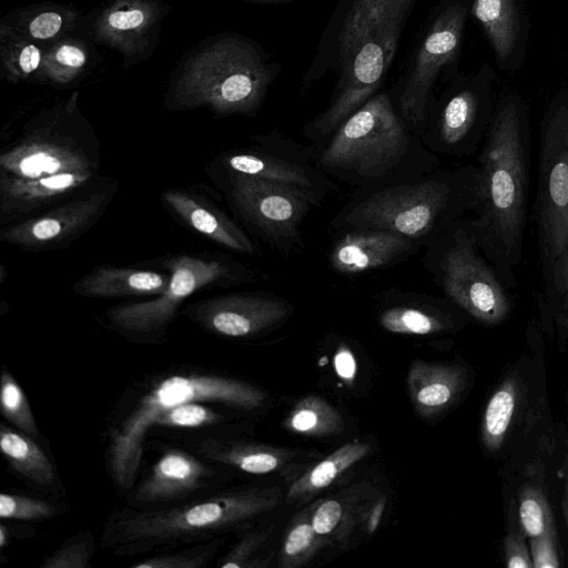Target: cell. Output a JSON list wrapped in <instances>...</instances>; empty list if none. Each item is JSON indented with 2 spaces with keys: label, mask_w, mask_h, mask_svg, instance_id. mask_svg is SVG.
Wrapping results in <instances>:
<instances>
[{
  "label": "cell",
  "mask_w": 568,
  "mask_h": 568,
  "mask_svg": "<svg viewBox=\"0 0 568 568\" xmlns=\"http://www.w3.org/2000/svg\"><path fill=\"white\" fill-rule=\"evenodd\" d=\"M530 130L510 97L494 111L477 163V197L469 216L478 243L510 287L521 263L530 178Z\"/></svg>",
  "instance_id": "obj_1"
},
{
  "label": "cell",
  "mask_w": 568,
  "mask_h": 568,
  "mask_svg": "<svg viewBox=\"0 0 568 568\" xmlns=\"http://www.w3.org/2000/svg\"><path fill=\"white\" fill-rule=\"evenodd\" d=\"M547 387L545 336L538 318L526 327V348L509 362L489 388L480 414L483 456L498 474L549 458L559 442Z\"/></svg>",
  "instance_id": "obj_2"
},
{
  "label": "cell",
  "mask_w": 568,
  "mask_h": 568,
  "mask_svg": "<svg viewBox=\"0 0 568 568\" xmlns=\"http://www.w3.org/2000/svg\"><path fill=\"white\" fill-rule=\"evenodd\" d=\"M313 163L328 178L371 190L439 168L437 154L409 130L387 91L377 92L321 146Z\"/></svg>",
  "instance_id": "obj_3"
},
{
  "label": "cell",
  "mask_w": 568,
  "mask_h": 568,
  "mask_svg": "<svg viewBox=\"0 0 568 568\" xmlns=\"http://www.w3.org/2000/svg\"><path fill=\"white\" fill-rule=\"evenodd\" d=\"M476 197V165L438 168L403 182L358 190L332 219L329 230H390L426 247L467 216Z\"/></svg>",
  "instance_id": "obj_4"
},
{
  "label": "cell",
  "mask_w": 568,
  "mask_h": 568,
  "mask_svg": "<svg viewBox=\"0 0 568 568\" xmlns=\"http://www.w3.org/2000/svg\"><path fill=\"white\" fill-rule=\"evenodd\" d=\"M278 73L263 50L237 34L209 39L185 54L165 95L169 110L207 106L220 116L254 115Z\"/></svg>",
  "instance_id": "obj_5"
},
{
  "label": "cell",
  "mask_w": 568,
  "mask_h": 568,
  "mask_svg": "<svg viewBox=\"0 0 568 568\" xmlns=\"http://www.w3.org/2000/svg\"><path fill=\"white\" fill-rule=\"evenodd\" d=\"M274 504L272 496L244 490L204 497L170 508L125 509L110 519L104 539L120 556L209 541L216 534L243 524Z\"/></svg>",
  "instance_id": "obj_6"
},
{
  "label": "cell",
  "mask_w": 568,
  "mask_h": 568,
  "mask_svg": "<svg viewBox=\"0 0 568 568\" xmlns=\"http://www.w3.org/2000/svg\"><path fill=\"white\" fill-rule=\"evenodd\" d=\"M423 264L445 297L470 321L496 327L513 314L516 298L483 252L469 216L454 223L425 247Z\"/></svg>",
  "instance_id": "obj_7"
},
{
  "label": "cell",
  "mask_w": 568,
  "mask_h": 568,
  "mask_svg": "<svg viewBox=\"0 0 568 568\" xmlns=\"http://www.w3.org/2000/svg\"><path fill=\"white\" fill-rule=\"evenodd\" d=\"M264 394L250 384L216 374H174L154 383L113 430L110 440V468L116 484L130 488L139 471L148 430L158 416L187 402L220 403L252 409Z\"/></svg>",
  "instance_id": "obj_8"
},
{
  "label": "cell",
  "mask_w": 568,
  "mask_h": 568,
  "mask_svg": "<svg viewBox=\"0 0 568 568\" xmlns=\"http://www.w3.org/2000/svg\"><path fill=\"white\" fill-rule=\"evenodd\" d=\"M97 136L75 100L40 112L2 148L0 173L39 178L67 172L98 173Z\"/></svg>",
  "instance_id": "obj_9"
},
{
  "label": "cell",
  "mask_w": 568,
  "mask_h": 568,
  "mask_svg": "<svg viewBox=\"0 0 568 568\" xmlns=\"http://www.w3.org/2000/svg\"><path fill=\"white\" fill-rule=\"evenodd\" d=\"M164 266L170 283L161 294L106 311V318L116 331L141 337L160 335L172 323L181 304L194 293L263 278L258 270L225 257L181 254L168 260Z\"/></svg>",
  "instance_id": "obj_10"
},
{
  "label": "cell",
  "mask_w": 568,
  "mask_h": 568,
  "mask_svg": "<svg viewBox=\"0 0 568 568\" xmlns=\"http://www.w3.org/2000/svg\"><path fill=\"white\" fill-rule=\"evenodd\" d=\"M534 222L541 273L568 243V95L556 98L540 126Z\"/></svg>",
  "instance_id": "obj_11"
},
{
  "label": "cell",
  "mask_w": 568,
  "mask_h": 568,
  "mask_svg": "<svg viewBox=\"0 0 568 568\" xmlns=\"http://www.w3.org/2000/svg\"><path fill=\"white\" fill-rule=\"evenodd\" d=\"M225 193L242 223L282 256L304 246L302 224L320 201L288 185L225 173Z\"/></svg>",
  "instance_id": "obj_12"
},
{
  "label": "cell",
  "mask_w": 568,
  "mask_h": 568,
  "mask_svg": "<svg viewBox=\"0 0 568 568\" xmlns=\"http://www.w3.org/2000/svg\"><path fill=\"white\" fill-rule=\"evenodd\" d=\"M406 22V19L397 20L373 32L348 57L329 103L304 125V135L313 148L324 144L349 115L377 93L395 59Z\"/></svg>",
  "instance_id": "obj_13"
},
{
  "label": "cell",
  "mask_w": 568,
  "mask_h": 568,
  "mask_svg": "<svg viewBox=\"0 0 568 568\" xmlns=\"http://www.w3.org/2000/svg\"><path fill=\"white\" fill-rule=\"evenodd\" d=\"M467 8L454 2L440 10L425 29L393 95L405 123L420 135L432 106V91L442 70L458 54Z\"/></svg>",
  "instance_id": "obj_14"
},
{
  "label": "cell",
  "mask_w": 568,
  "mask_h": 568,
  "mask_svg": "<svg viewBox=\"0 0 568 568\" xmlns=\"http://www.w3.org/2000/svg\"><path fill=\"white\" fill-rule=\"evenodd\" d=\"M418 0H339L302 78L306 90L328 73H339L355 48L373 32L408 20Z\"/></svg>",
  "instance_id": "obj_15"
},
{
  "label": "cell",
  "mask_w": 568,
  "mask_h": 568,
  "mask_svg": "<svg viewBox=\"0 0 568 568\" xmlns=\"http://www.w3.org/2000/svg\"><path fill=\"white\" fill-rule=\"evenodd\" d=\"M255 146L233 150L221 156L227 174L266 180L310 193L322 204L338 190L331 178L313 163V146L303 148L277 131L254 138Z\"/></svg>",
  "instance_id": "obj_16"
},
{
  "label": "cell",
  "mask_w": 568,
  "mask_h": 568,
  "mask_svg": "<svg viewBox=\"0 0 568 568\" xmlns=\"http://www.w3.org/2000/svg\"><path fill=\"white\" fill-rule=\"evenodd\" d=\"M115 192V182L81 191L51 210L2 226L0 240L26 251L64 247L99 221Z\"/></svg>",
  "instance_id": "obj_17"
},
{
  "label": "cell",
  "mask_w": 568,
  "mask_h": 568,
  "mask_svg": "<svg viewBox=\"0 0 568 568\" xmlns=\"http://www.w3.org/2000/svg\"><path fill=\"white\" fill-rule=\"evenodd\" d=\"M293 305L272 292H242L200 300L186 315L203 329L225 337H250L287 320Z\"/></svg>",
  "instance_id": "obj_18"
},
{
  "label": "cell",
  "mask_w": 568,
  "mask_h": 568,
  "mask_svg": "<svg viewBox=\"0 0 568 568\" xmlns=\"http://www.w3.org/2000/svg\"><path fill=\"white\" fill-rule=\"evenodd\" d=\"M166 11L160 0H112L94 17L92 40L116 50L129 68L153 53Z\"/></svg>",
  "instance_id": "obj_19"
},
{
  "label": "cell",
  "mask_w": 568,
  "mask_h": 568,
  "mask_svg": "<svg viewBox=\"0 0 568 568\" xmlns=\"http://www.w3.org/2000/svg\"><path fill=\"white\" fill-rule=\"evenodd\" d=\"M493 115L474 88L462 87L430 106L419 138L435 154L465 158L483 143Z\"/></svg>",
  "instance_id": "obj_20"
},
{
  "label": "cell",
  "mask_w": 568,
  "mask_h": 568,
  "mask_svg": "<svg viewBox=\"0 0 568 568\" xmlns=\"http://www.w3.org/2000/svg\"><path fill=\"white\" fill-rule=\"evenodd\" d=\"M328 265L342 275H358L390 267L414 255L422 245L383 229H349L333 233Z\"/></svg>",
  "instance_id": "obj_21"
},
{
  "label": "cell",
  "mask_w": 568,
  "mask_h": 568,
  "mask_svg": "<svg viewBox=\"0 0 568 568\" xmlns=\"http://www.w3.org/2000/svg\"><path fill=\"white\" fill-rule=\"evenodd\" d=\"M97 173L67 172L39 178L0 173V224L30 219L81 192Z\"/></svg>",
  "instance_id": "obj_22"
},
{
  "label": "cell",
  "mask_w": 568,
  "mask_h": 568,
  "mask_svg": "<svg viewBox=\"0 0 568 568\" xmlns=\"http://www.w3.org/2000/svg\"><path fill=\"white\" fill-rule=\"evenodd\" d=\"M550 457L498 474L501 496L513 501L528 539L558 526L549 473Z\"/></svg>",
  "instance_id": "obj_23"
},
{
  "label": "cell",
  "mask_w": 568,
  "mask_h": 568,
  "mask_svg": "<svg viewBox=\"0 0 568 568\" xmlns=\"http://www.w3.org/2000/svg\"><path fill=\"white\" fill-rule=\"evenodd\" d=\"M397 293L378 314L379 324L390 333L422 336L452 333L470 321L465 312L446 297L438 300L410 292Z\"/></svg>",
  "instance_id": "obj_24"
},
{
  "label": "cell",
  "mask_w": 568,
  "mask_h": 568,
  "mask_svg": "<svg viewBox=\"0 0 568 568\" xmlns=\"http://www.w3.org/2000/svg\"><path fill=\"white\" fill-rule=\"evenodd\" d=\"M212 475V469L193 455L170 449L138 486L133 500L144 507L176 501L206 488Z\"/></svg>",
  "instance_id": "obj_25"
},
{
  "label": "cell",
  "mask_w": 568,
  "mask_h": 568,
  "mask_svg": "<svg viewBox=\"0 0 568 568\" xmlns=\"http://www.w3.org/2000/svg\"><path fill=\"white\" fill-rule=\"evenodd\" d=\"M162 202L185 225L220 246L235 253L255 256L258 250L247 233L209 199L194 191L172 189Z\"/></svg>",
  "instance_id": "obj_26"
},
{
  "label": "cell",
  "mask_w": 568,
  "mask_h": 568,
  "mask_svg": "<svg viewBox=\"0 0 568 568\" xmlns=\"http://www.w3.org/2000/svg\"><path fill=\"white\" fill-rule=\"evenodd\" d=\"M474 375L463 362L415 361L408 372V390L416 410L426 417L443 414L469 392Z\"/></svg>",
  "instance_id": "obj_27"
},
{
  "label": "cell",
  "mask_w": 568,
  "mask_h": 568,
  "mask_svg": "<svg viewBox=\"0 0 568 568\" xmlns=\"http://www.w3.org/2000/svg\"><path fill=\"white\" fill-rule=\"evenodd\" d=\"M170 283V273L120 266H99L80 277L72 291L94 298L156 296Z\"/></svg>",
  "instance_id": "obj_28"
},
{
  "label": "cell",
  "mask_w": 568,
  "mask_h": 568,
  "mask_svg": "<svg viewBox=\"0 0 568 568\" xmlns=\"http://www.w3.org/2000/svg\"><path fill=\"white\" fill-rule=\"evenodd\" d=\"M79 11L71 6L40 3L16 9L0 22V34L50 45L78 26Z\"/></svg>",
  "instance_id": "obj_29"
},
{
  "label": "cell",
  "mask_w": 568,
  "mask_h": 568,
  "mask_svg": "<svg viewBox=\"0 0 568 568\" xmlns=\"http://www.w3.org/2000/svg\"><path fill=\"white\" fill-rule=\"evenodd\" d=\"M542 276L544 288L536 298L538 322L545 338L565 353L568 347V243Z\"/></svg>",
  "instance_id": "obj_30"
},
{
  "label": "cell",
  "mask_w": 568,
  "mask_h": 568,
  "mask_svg": "<svg viewBox=\"0 0 568 568\" xmlns=\"http://www.w3.org/2000/svg\"><path fill=\"white\" fill-rule=\"evenodd\" d=\"M92 62V50L83 39L71 33L47 47L37 82L67 88L78 82Z\"/></svg>",
  "instance_id": "obj_31"
},
{
  "label": "cell",
  "mask_w": 568,
  "mask_h": 568,
  "mask_svg": "<svg viewBox=\"0 0 568 568\" xmlns=\"http://www.w3.org/2000/svg\"><path fill=\"white\" fill-rule=\"evenodd\" d=\"M0 448L9 466L17 474L40 487L53 485L54 467L33 437L2 424Z\"/></svg>",
  "instance_id": "obj_32"
},
{
  "label": "cell",
  "mask_w": 568,
  "mask_h": 568,
  "mask_svg": "<svg viewBox=\"0 0 568 568\" xmlns=\"http://www.w3.org/2000/svg\"><path fill=\"white\" fill-rule=\"evenodd\" d=\"M369 448L367 443L357 440L341 446L296 479L287 493V499H298L326 488L346 469L367 455Z\"/></svg>",
  "instance_id": "obj_33"
},
{
  "label": "cell",
  "mask_w": 568,
  "mask_h": 568,
  "mask_svg": "<svg viewBox=\"0 0 568 568\" xmlns=\"http://www.w3.org/2000/svg\"><path fill=\"white\" fill-rule=\"evenodd\" d=\"M471 11L485 30L498 60H506L518 34L514 0H473Z\"/></svg>",
  "instance_id": "obj_34"
},
{
  "label": "cell",
  "mask_w": 568,
  "mask_h": 568,
  "mask_svg": "<svg viewBox=\"0 0 568 568\" xmlns=\"http://www.w3.org/2000/svg\"><path fill=\"white\" fill-rule=\"evenodd\" d=\"M47 47L17 37L0 34L2 75L11 83L37 82Z\"/></svg>",
  "instance_id": "obj_35"
},
{
  "label": "cell",
  "mask_w": 568,
  "mask_h": 568,
  "mask_svg": "<svg viewBox=\"0 0 568 568\" xmlns=\"http://www.w3.org/2000/svg\"><path fill=\"white\" fill-rule=\"evenodd\" d=\"M201 453L207 459L234 466L248 474H267L281 465V458L271 450L214 439L204 440Z\"/></svg>",
  "instance_id": "obj_36"
},
{
  "label": "cell",
  "mask_w": 568,
  "mask_h": 568,
  "mask_svg": "<svg viewBox=\"0 0 568 568\" xmlns=\"http://www.w3.org/2000/svg\"><path fill=\"white\" fill-rule=\"evenodd\" d=\"M286 426L304 435H329L343 426L339 414L320 397L302 399L291 412Z\"/></svg>",
  "instance_id": "obj_37"
},
{
  "label": "cell",
  "mask_w": 568,
  "mask_h": 568,
  "mask_svg": "<svg viewBox=\"0 0 568 568\" xmlns=\"http://www.w3.org/2000/svg\"><path fill=\"white\" fill-rule=\"evenodd\" d=\"M1 414L16 429L36 438V418L22 388L10 372L2 369L0 390Z\"/></svg>",
  "instance_id": "obj_38"
},
{
  "label": "cell",
  "mask_w": 568,
  "mask_h": 568,
  "mask_svg": "<svg viewBox=\"0 0 568 568\" xmlns=\"http://www.w3.org/2000/svg\"><path fill=\"white\" fill-rule=\"evenodd\" d=\"M505 536L501 540V557L509 568H534L528 537L513 501L503 497Z\"/></svg>",
  "instance_id": "obj_39"
},
{
  "label": "cell",
  "mask_w": 568,
  "mask_h": 568,
  "mask_svg": "<svg viewBox=\"0 0 568 568\" xmlns=\"http://www.w3.org/2000/svg\"><path fill=\"white\" fill-rule=\"evenodd\" d=\"M219 542L205 541L190 549L159 554L131 565V568H202L215 555Z\"/></svg>",
  "instance_id": "obj_40"
},
{
  "label": "cell",
  "mask_w": 568,
  "mask_h": 568,
  "mask_svg": "<svg viewBox=\"0 0 568 568\" xmlns=\"http://www.w3.org/2000/svg\"><path fill=\"white\" fill-rule=\"evenodd\" d=\"M94 552V540L89 531H79L65 539L42 564L43 568H89Z\"/></svg>",
  "instance_id": "obj_41"
},
{
  "label": "cell",
  "mask_w": 568,
  "mask_h": 568,
  "mask_svg": "<svg viewBox=\"0 0 568 568\" xmlns=\"http://www.w3.org/2000/svg\"><path fill=\"white\" fill-rule=\"evenodd\" d=\"M58 508L47 500L19 494H0V518L8 520L40 521L57 516Z\"/></svg>",
  "instance_id": "obj_42"
},
{
  "label": "cell",
  "mask_w": 568,
  "mask_h": 568,
  "mask_svg": "<svg viewBox=\"0 0 568 568\" xmlns=\"http://www.w3.org/2000/svg\"><path fill=\"white\" fill-rule=\"evenodd\" d=\"M552 496L557 495L565 529L568 535V423L560 422L559 442L549 459Z\"/></svg>",
  "instance_id": "obj_43"
},
{
  "label": "cell",
  "mask_w": 568,
  "mask_h": 568,
  "mask_svg": "<svg viewBox=\"0 0 568 568\" xmlns=\"http://www.w3.org/2000/svg\"><path fill=\"white\" fill-rule=\"evenodd\" d=\"M221 418L217 412L201 402H187L162 412L154 426L196 428L216 424Z\"/></svg>",
  "instance_id": "obj_44"
},
{
  "label": "cell",
  "mask_w": 568,
  "mask_h": 568,
  "mask_svg": "<svg viewBox=\"0 0 568 568\" xmlns=\"http://www.w3.org/2000/svg\"><path fill=\"white\" fill-rule=\"evenodd\" d=\"M318 534L311 521L295 525L287 534L283 546V565L295 566L313 554L318 546Z\"/></svg>",
  "instance_id": "obj_45"
},
{
  "label": "cell",
  "mask_w": 568,
  "mask_h": 568,
  "mask_svg": "<svg viewBox=\"0 0 568 568\" xmlns=\"http://www.w3.org/2000/svg\"><path fill=\"white\" fill-rule=\"evenodd\" d=\"M534 568H560L564 566V548L558 526L528 539Z\"/></svg>",
  "instance_id": "obj_46"
},
{
  "label": "cell",
  "mask_w": 568,
  "mask_h": 568,
  "mask_svg": "<svg viewBox=\"0 0 568 568\" xmlns=\"http://www.w3.org/2000/svg\"><path fill=\"white\" fill-rule=\"evenodd\" d=\"M342 505L334 499H329L316 508L311 519V524L316 534L320 536L327 535L338 525L342 519Z\"/></svg>",
  "instance_id": "obj_47"
},
{
  "label": "cell",
  "mask_w": 568,
  "mask_h": 568,
  "mask_svg": "<svg viewBox=\"0 0 568 568\" xmlns=\"http://www.w3.org/2000/svg\"><path fill=\"white\" fill-rule=\"evenodd\" d=\"M334 368L337 375L346 381L352 382L356 375V361L353 353L346 346H339L334 356Z\"/></svg>",
  "instance_id": "obj_48"
},
{
  "label": "cell",
  "mask_w": 568,
  "mask_h": 568,
  "mask_svg": "<svg viewBox=\"0 0 568 568\" xmlns=\"http://www.w3.org/2000/svg\"><path fill=\"white\" fill-rule=\"evenodd\" d=\"M384 510V501L378 503L372 510L369 518H368V528L369 532H373L381 520L382 514Z\"/></svg>",
  "instance_id": "obj_49"
},
{
  "label": "cell",
  "mask_w": 568,
  "mask_h": 568,
  "mask_svg": "<svg viewBox=\"0 0 568 568\" xmlns=\"http://www.w3.org/2000/svg\"><path fill=\"white\" fill-rule=\"evenodd\" d=\"M247 1L262 2V3H273V2H283V1H288V0H247Z\"/></svg>",
  "instance_id": "obj_50"
},
{
  "label": "cell",
  "mask_w": 568,
  "mask_h": 568,
  "mask_svg": "<svg viewBox=\"0 0 568 568\" xmlns=\"http://www.w3.org/2000/svg\"><path fill=\"white\" fill-rule=\"evenodd\" d=\"M565 402H566V409H567V414H568V389L565 394ZM567 422H568V417H567Z\"/></svg>",
  "instance_id": "obj_51"
}]
</instances>
